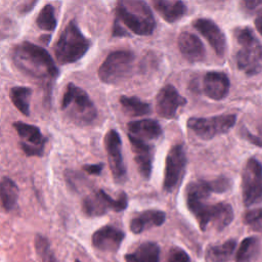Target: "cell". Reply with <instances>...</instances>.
I'll return each mask as SVG.
<instances>
[{
	"instance_id": "6",
	"label": "cell",
	"mask_w": 262,
	"mask_h": 262,
	"mask_svg": "<svg viewBox=\"0 0 262 262\" xmlns=\"http://www.w3.org/2000/svg\"><path fill=\"white\" fill-rule=\"evenodd\" d=\"M61 110L76 124L88 125L97 118V110L85 90L74 83L67 85Z\"/></svg>"
},
{
	"instance_id": "32",
	"label": "cell",
	"mask_w": 262,
	"mask_h": 262,
	"mask_svg": "<svg viewBox=\"0 0 262 262\" xmlns=\"http://www.w3.org/2000/svg\"><path fill=\"white\" fill-rule=\"evenodd\" d=\"M168 262H190L188 254L179 247H173L168 254Z\"/></svg>"
},
{
	"instance_id": "11",
	"label": "cell",
	"mask_w": 262,
	"mask_h": 262,
	"mask_svg": "<svg viewBox=\"0 0 262 262\" xmlns=\"http://www.w3.org/2000/svg\"><path fill=\"white\" fill-rule=\"evenodd\" d=\"M186 166V154L183 145H173L167 154L164 171L163 189L172 192L180 182Z\"/></svg>"
},
{
	"instance_id": "8",
	"label": "cell",
	"mask_w": 262,
	"mask_h": 262,
	"mask_svg": "<svg viewBox=\"0 0 262 262\" xmlns=\"http://www.w3.org/2000/svg\"><path fill=\"white\" fill-rule=\"evenodd\" d=\"M236 122V115L227 114L209 118H189L187 128L199 138L211 140L217 135L228 132Z\"/></svg>"
},
{
	"instance_id": "36",
	"label": "cell",
	"mask_w": 262,
	"mask_h": 262,
	"mask_svg": "<svg viewBox=\"0 0 262 262\" xmlns=\"http://www.w3.org/2000/svg\"><path fill=\"white\" fill-rule=\"evenodd\" d=\"M75 262H80V261H79V260H78V259H77V260H76V261H75Z\"/></svg>"
},
{
	"instance_id": "15",
	"label": "cell",
	"mask_w": 262,
	"mask_h": 262,
	"mask_svg": "<svg viewBox=\"0 0 262 262\" xmlns=\"http://www.w3.org/2000/svg\"><path fill=\"white\" fill-rule=\"evenodd\" d=\"M193 28L209 42L216 54L222 56L226 49V39L221 29L211 19L198 18L192 23Z\"/></svg>"
},
{
	"instance_id": "27",
	"label": "cell",
	"mask_w": 262,
	"mask_h": 262,
	"mask_svg": "<svg viewBox=\"0 0 262 262\" xmlns=\"http://www.w3.org/2000/svg\"><path fill=\"white\" fill-rule=\"evenodd\" d=\"M31 95L32 89L25 86L12 87L9 91V96L13 105L25 116H30Z\"/></svg>"
},
{
	"instance_id": "9",
	"label": "cell",
	"mask_w": 262,
	"mask_h": 262,
	"mask_svg": "<svg viewBox=\"0 0 262 262\" xmlns=\"http://www.w3.org/2000/svg\"><path fill=\"white\" fill-rule=\"evenodd\" d=\"M128 206V199L125 192H121L117 199L111 198L103 189H98L85 196L82 201V210L89 217L104 215L107 211H124Z\"/></svg>"
},
{
	"instance_id": "22",
	"label": "cell",
	"mask_w": 262,
	"mask_h": 262,
	"mask_svg": "<svg viewBox=\"0 0 262 262\" xmlns=\"http://www.w3.org/2000/svg\"><path fill=\"white\" fill-rule=\"evenodd\" d=\"M160 247L155 242L140 244L134 252L126 254V262H160Z\"/></svg>"
},
{
	"instance_id": "3",
	"label": "cell",
	"mask_w": 262,
	"mask_h": 262,
	"mask_svg": "<svg viewBox=\"0 0 262 262\" xmlns=\"http://www.w3.org/2000/svg\"><path fill=\"white\" fill-rule=\"evenodd\" d=\"M114 25L122 29L124 26L139 36H148L156 28V20L149 6L144 1L127 0L118 2Z\"/></svg>"
},
{
	"instance_id": "12",
	"label": "cell",
	"mask_w": 262,
	"mask_h": 262,
	"mask_svg": "<svg viewBox=\"0 0 262 262\" xmlns=\"http://www.w3.org/2000/svg\"><path fill=\"white\" fill-rule=\"evenodd\" d=\"M104 145L114 180L117 183H124L127 177V169L123 159L122 139L120 134L114 129L108 130L104 137Z\"/></svg>"
},
{
	"instance_id": "14",
	"label": "cell",
	"mask_w": 262,
	"mask_h": 262,
	"mask_svg": "<svg viewBox=\"0 0 262 262\" xmlns=\"http://www.w3.org/2000/svg\"><path fill=\"white\" fill-rule=\"evenodd\" d=\"M185 104L186 99L172 85L161 88L156 97V112L164 119H174L178 110Z\"/></svg>"
},
{
	"instance_id": "29",
	"label": "cell",
	"mask_w": 262,
	"mask_h": 262,
	"mask_svg": "<svg viewBox=\"0 0 262 262\" xmlns=\"http://www.w3.org/2000/svg\"><path fill=\"white\" fill-rule=\"evenodd\" d=\"M36 24L43 31L53 32L57 25L54 7L50 4H46L39 12L36 18Z\"/></svg>"
},
{
	"instance_id": "10",
	"label": "cell",
	"mask_w": 262,
	"mask_h": 262,
	"mask_svg": "<svg viewBox=\"0 0 262 262\" xmlns=\"http://www.w3.org/2000/svg\"><path fill=\"white\" fill-rule=\"evenodd\" d=\"M242 192L246 207L262 203V164L255 158L249 159L243 169Z\"/></svg>"
},
{
	"instance_id": "21",
	"label": "cell",
	"mask_w": 262,
	"mask_h": 262,
	"mask_svg": "<svg viewBox=\"0 0 262 262\" xmlns=\"http://www.w3.org/2000/svg\"><path fill=\"white\" fill-rule=\"evenodd\" d=\"M166 220V214L160 210H146L135 216L130 221V230L133 233H141L142 231L161 226Z\"/></svg>"
},
{
	"instance_id": "23",
	"label": "cell",
	"mask_w": 262,
	"mask_h": 262,
	"mask_svg": "<svg viewBox=\"0 0 262 262\" xmlns=\"http://www.w3.org/2000/svg\"><path fill=\"white\" fill-rule=\"evenodd\" d=\"M154 7L168 23H175L186 12V6L182 1L156 0L154 1Z\"/></svg>"
},
{
	"instance_id": "13",
	"label": "cell",
	"mask_w": 262,
	"mask_h": 262,
	"mask_svg": "<svg viewBox=\"0 0 262 262\" xmlns=\"http://www.w3.org/2000/svg\"><path fill=\"white\" fill-rule=\"evenodd\" d=\"M13 128L21 138L19 145L23 151L28 157H42L44 152V146L47 139L41 133V130L34 125L27 124L24 122H14Z\"/></svg>"
},
{
	"instance_id": "7",
	"label": "cell",
	"mask_w": 262,
	"mask_h": 262,
	"mask_svg": "<svg viewBox=\"0 0 262 262\" xmlns=\"http://www.w3.org/2000/svg\"><path fill=\"white\" fill-rule=\"evenodd\" d=\"M135 54L130 50H116L111 52L98 69V77L101 82L116 84L131 73Z\"/></svg>"
},
{
	"instance_id": "1",
	"label": "cell",
	"mask_w": 262,
	"mask_h": 262,
	"mask_svg": "<svg viewBox=\"0 0 262 262\" xmlns=\"http://www.w3.org/2000/svg\"><path fill=\"white\" fill-rule=\"evenodd\" d=\"M212 192L222 193L220 179L211 181L198 180L189 182L185 189V202L190 213L195 217L200 228L205 231L212 223L217 230H222L233 220V210L227 203L207 204L206 200Z\"/></svg>"
},
{
	"instance_id": "31",
	"label": "cell",
	"mask_w": 262,
	"mask_h": 262,
	"mask_svg": "<svg viewBox=\"0 0 262 262\" xmlns=\"http://www.w3.org/2000/svg\"><path fill=\"white\" fill-rule=\"evenodd\" d=\"M244 222L255 231H262V208L249 210L244 215Z\"/></svg>"
},
{
	"instance_id": "4",
	"label": "cell",
	"mask_w": 262,
	"mask_h": 262,
	"mask_svg": "<svg viewBox=\"0 0 262 262\" xmlns=\"http://www.w3.org/2000/svg\"><path fill=\"white\" fill-rule=\"evenodd\" d=\"M234 37L239 46L235 53L237 69L248 76L259 74L262 71V44L249 27L236 28Z\"/></svg>"
},
{
	"instance_id": "25",
	"label": "cell",
	"mask_w": 262,
	"mask_h": 262,
	"mask_svg": "<svg viewBox=\"0 0 262 262\" xmlns=\"http://www.w3.org/2000/svg\"><path fill=\"white\" fill-rule=\"evenodd\" d=\"M260 253V241L256 236L243 239L235 255V262H256Z\"/></svg>"
},
{
	"instance_id": "5",
	"label": "cell",
	"mask_w": 262,
	"mask_h": 262,
	"mask_svg": "<svg viewBox=\"0 0 262 262\" xmlns=\"http://www.w3.org/2000/svg\"><path fill=\"white\" fill-rule=\"evenodd\" d=\"M91 43L76 20H71L61 32L54 45V55L59 64H69L81 59L88 51Z\"/></svg>"
},
{
	"instance_id": "34",
	"label": "cell",
	"mask_w": 262,
	"mask_h": 262,
	"mask_svg": "<svg viewBox=\"0 0 262 262\" xmlns=\"http://www.w3.org/2000/svg\"><path fill=\"white\" fill-rule=\"evenodd\" d=\"M82 169L87 172L88 174L91 175H99L103 169V164L98 163V164H93V165H84Z\"/></svg>"
},
{
	"instance_id": "20",
	"label": "cell",
	"mask_w": 262,
	"mask_h": 262,
	"mask_svg": "<svg viewBox=\"0 0 262 262\" xmlns=\"http://www.w3.org/2000/svg\"><path fill=\"white\" fill-rule=\"evenodd\" d=\"M128 136L144 141L154 140L162 135V128L156 120L143 119L132 121L128 124Z\"/></svg>"
},
{
	"instance_id": "24",
	"label": "cell",
	"mask_w": 262,
	"mask_h": 262,
	"mask_svg": "<svg viewBox=\"0 0 262 262\" xmlns=\"http://www.w3.org/2000/svg\"><path fill=\"white\" fill-rule=\"evenodd\" d=\"M18 199V188L15 182L8 178L3 177L0 180V203L2 208L9 212L15 208Z\"/></svg>"
},
{
	"instance_id": "18",
	"label": "cell",
	"mask_w": 262,
	"mask_h": 262,
	"mask_svg": "<svg viewBox=\"0 0 262 262\" xmlns=\"http://www.w3.org/2000/svg\"><path fill=\"white\" fill-rule=\"evenodd\" d=\"M129 140L139 174L144 179L148 180L152 170L154 146L144 140L137 139L132 136H129Z\"/></svg>"
},
{
	"instance_id": "35",
	"label": "cell",
	"mask_w": 262,
	"mask_h": 262,
	"mask_svg": "<svg viewBox=\"0 0 262 262\" xmlns=\"http://www.w3.org/2000/svg\"><path fill=\"white\" fill-rule=\"evenodd\" d=\"M254 24H255V27L258 30V32L262 35V11L256 16Z\"/></svg>"
},
{
	"instance_id": "2",
	"label": "cell",
	"mask_w": 262,
	"mask_h": 262,
	"mask_svg": "<svg viewBox=\"0 0 262 262\" xmlns=\"http://www.w3.org/2000/svg\"><path fill=\"white\" fill-rule=\"evenodd\" d=\"M12 60L24 74L35 79L52 83L58 76V69L47 50L29 41L13 48Z\"/></svg>"
},
{
	"instance_id": "28",
	"label": "cell",
	"mask_w": 262,
	"mask_h": 262,
	"mask_svg": "<svg viewBox=\"0 0 262 262\" xmlns=\"http://www.w3.org/2000/svg\"><path fill=\"white\" fill-rule=\"evenodd\" d=\"M120 103L123 111L129 116L139 117L147 115L150 112V105L138 97L123 95L120 97Z\"/></svg>"
},
{
	"instance_id": "30",
	"label": "cell",
	"mask_w": 262,
	"mask_h": 262,
	"mask_svg": "<svg viewBox=\"0 0 262 262\" xmlns=\"http://www.w3.org/2000/svg\"><path fill=\"white\" fill-rule=\"evenodd\" d=\"M34 244L36 253L41 262H59L51 250L50 243L47 237L41 234H36Z\"/></svg>"
},
{
	"instance_id": "17",
	"label": "cell",
	"mask_w": 262,
	"mask_h": 262,
	"mask_svg": "<svg viewBox=\"0 0 262 262\" xmlns=\"http://www.w3.org/2000/svg\"><path fill=\"white\" fill-rule=\"evenodd\" d=\"M124 237V231L115 226L105 225L92 234L91 241L93 247L97 250L103 252H117Z\"/></svg>"
},
{
	"instance_id": "33",
	"label": "cell",
	"mask_w": 262,
	"mask_h": 262,
	"mask_svg": "<svg viewBox=\"0 0 262 262\" xmlns=\"http://www.w3.org/2000/svg\"><path fill=\"white\" fill-rule=\"evenodd\" d=\"M256 133H251L248 130H245V137L253 144L257 146H262V123L258 125Z\"/></svg>"
},
{
	"instance_id": "19",
	"label": "cell",
	"mask_w": 262,
	"mask_h": 262,
	"mask_svg": "<svg viewBox=\"0 0 262 262\" xmlns=\"http://www.w3.org/2000/svg\"><path fill=\"white\" fill-rule=\"evenodd\" d=\"M177 45L182 56L189 62L202 61L206 56V49L203 42L192 33H180L177 39Z\"/></svg>"
},
{
	"instance_id": "26",
	"label": "cell",
	"mask_w": 262,
	"mask_h": 262,
	"mask_svg": "<svg viewBox=\"0 0 262 262\" xmlns=\"http://www.w3.org/2000/svg\"><path fill=\"white\" fill-rule=\"evenodd\" d=\"M236 247L235 239H228L220 245H214L208 248L207 256L211 262H227Z\"/></svg>"
},
{
	"instance_id": "16",
	"label": "cell",
	"mask_w": 262,
	"mask_h": 262,
	"mask_svg": "<svg viewBox=\"0 0 262 262\" xmlns=\"http://www.w3.org/2000/svg\"><path fill=\"white\" fill-rule=\"evenodd\" d=\"M230 81L223 72H208L203 78L202 89L206 96L214 100L225 98L229 92Z\"/></svg>"
}]
</instances>
